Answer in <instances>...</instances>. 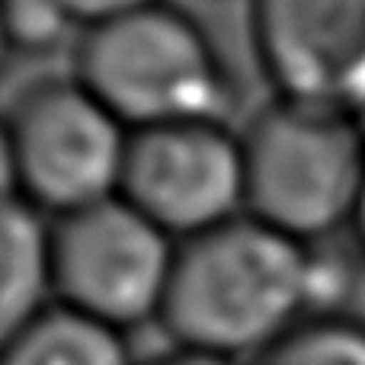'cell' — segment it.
Wrapping results in <instances>:
<instances>
[{"mask_svg": "<svg viewBox=\"0 0 365 365\" xmlns=\"http://www.w3.org/2000/svg\"><path fill=\"white\" fill-rule=\"evenodd\" d=\"M308 317V244L240 215L180 244L158 324L173 346L240 362Z\"/></svg>", "mask_w": 365, "mask_h": 365, "instance_id": "obj_1", "label": "cell"}, {"mask_svg": "<svg viewBox=\"0 0 365 365\" xmlns=\"http://www.w3.org/2000/svg\"><path fill=\"white\" fill-rule=\"evenodd\" d=\"M74 77L128 132L227 122L237 103V81L212 32L167 0L77 32Z\"/></svg>", "mask_w": 365, "mask_h": 365, "instance_id": "obj_2", "label": "cell"}, {"mask_svg": "<svg viewBox=\"0 0 365 365\" xmlns=\"http://www.w3.org/2000/svg\"><path fill=\"white\" fill-rule=\"evenodd\" d=\"M240 141L250 218L302 244L349 234L365 192V132L353 113L276 96Z\"/></svg>", "mask_w": 365, "mask_h": 365, "instance_id": "obj_3", "label": "cell"}, {"mask_svg": "<svg viewBox=\"0 0 365 365\" xmlns=\"http://www.w3.org/2000/svg\"><path fill=\"white\" fill-rule=\"evenodd\" d=\"M132 132L74 74L26 83L4 119L6 195L48 218L115 199Z\"/></svg>", "mask_w": 365, "mask_h": 365, "instance_id": "obj_4", "label": "cell"}, {"mask_svg": "<svg viewBox=\"0 0 365 365\" xmlns=\"http://www.w3.org/2000/svg\"><path fill=\"white\" fill-rule=\"evenodd\" d=\"M177 250V240L122 195L58 218V304L125 334L160 321Z\"/></svg>", "mask_w": 365, "mask_h": 365, "instance_id": "obj_5", "label": "cell"}, {"mask_svg": "<svg viewBox=\"0 0 365 365\" xmlns=\"http://www.w3.org/2000/svg\"><path fill=\"white\" fill-rule=\"evenodd\" d=\"M119 195L177 244L247 215L244 141L227 122H173L128 141Z\"/></svg>", "mask_w": 365, "mask_h": 365, "instance_id": "obj_6", "label": "cell"}, {"mask_svg": "<svg viewBox=\"0 0 365 365\" xmlns=\"http://www.w3.org/2000/svg\"><path fill=\"white\" fill-rule=\"evenodd\" d=\"M250 42L279 100L365 103V0H250Z\"/></svg>", "mask_w": 365, "mask_h": 365, "instance_id": "obj_7", "label": "cell"}, {"mask_svg": "<svg viewBox=\"0 0 365 365\" xmlns=\"http://www.w3.org/2000/svg\"><path fill=\"white\" fill-rule=\"evenodd\" d=\"M0 336H10L58 304L55 218L26 199L6 195L0 215Z\"/></svg>", "mask_w": 365, "mask_h": 365, "instance_id": "obj_8", "label": "cell"}, {"mask_svg": "<svg viewBox=\"0 0 365 365\" xmlns=\"http://www.w3.org/2000/svg\"><path fill=\"white\" fill-rule=\"evenodd\" d=\"M0 365H141L125 330L87 317L68 304L48 311L4 336Z\"/></svg>", "mask_w": 365, "mask_h": 365, "instance_id": "obj_9", "label": "cell"}, {"mask_svg": "<svg viewBox=\"0 0 365 365\" xmlns=\"http://www.w3.org/2000/svg\"><path fill=\"white\" fill-rule=\"evenodd\" d=\"M250 365H365V314L308 317Z\"/></svg>", "mask_w": 365, "mask_h": 365, "instance_id": "obj_10", "label": "cell"}, {"mask_svg": "<svg viewBox=\"0 0 365 365\" xmlns=\"http://www.w3.org/2000/svg\"><path fill=\"white\" fill-rule=\"evenodd\" d=\"M74 29L77 23L58 0H4V38L13 55L45 58L61 48Z\"/></svg>", "mask_w": 365, "mask_h": 365, "instance_id": "obj_11", "label": "cell"}, {"mask_svg": "<svg viewBox=\"0 0 365 365\" xmlns=\"http://www.w3.org/2000/svg\"><path fill=\"white\" fill-rule=\"evenodd\" d=\"M68 10V16L77 23V29H93V26L113 23L128 13H138L145 6H154L160 0H58Z\"/></svg>", "mask_w": 365, "mask_h": 365, "instance_id": "obj_12", "label": "cell"}, {"mask_svg": "<svg viewBox=\"0 0 365 365\" xmlns=\"http://www.w3.org/2000/svg\"><path fill=\"white\" fill-rule=\"evenodd\" d=\"M141 365H237V362H227V359H218V356H205V353H192V349L170 346L167 353L154 356V359H148Z\"/></svg>", "mask_w": 365, "mask_h": 365, "instance_id": "obj_13", "label": "cell"}, {"mask_svg": "<svg viewBox=\"0 0 365 365\" xmlns=\"http://www.w3.org/2000/svg\"><path fill=\"white\" fill-rule=\"evenodd\" d=\"M349 237H353V244L359 247V253L365 257V192L359 202V212H356V218H353V227H349Z\"/></svg>", "mask_w": 365, "mask_h": 365, "instance_id": "obj_14", "label": "cell"}, {"mask_svg": "<svg viewBox=\"0 0 365 365\" xmlns=\"http://www.w3.org/2000/svg\"><path fill=\"white\" fill-rule=\"evenodd\" d=\"M353 115H356V119H359V125H362V132H365V103H362V106H359V109H356V113H353Z\"/></svg>", "mask_w": 365, "mask_h": 365, "instance_id": "obj_15", "label": "cell"}]
</instances>
